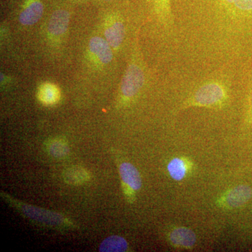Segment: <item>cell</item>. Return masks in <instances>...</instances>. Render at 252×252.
Here are the masks:
<instances>
[{"instance_id":"11","label":"cell","mask_w":252,"mask_h":252,"mask_svg":"<svg viewBox=\"0 0 252 252\" xmlns=\"http://www.w3.org/2000/svg\"><path fill=\"white\" fill-rule=\"evenodd\" d=\"M128 248L127 241L118 235H112L106 238L101 243L99 251L100 252H123L127 251Z\"/></svg>"},{"instance_id":"6","label":"cell","mask_w":252,"mask_h":252,"mask_svg":"<svg viewBox=\"0 0 252 252\" xmlns=\"http://www.w3.org/2000/svg\"><path fill=\"white\" fill-rule=\"evenodd\" d=\"M23 211L28 217L37 220L44 222L51 225H59L63 223L64 219L59 214L55 213L49 211H45L41 209L36 208V207L27 206L25 205L23 207Z\"/></svg>"},{"instance_id":"10","label":"cell","mask_w":252,"mask_h":252,"mask_svg":"<svg viewBox=\"0 0 252 252\" xmlns=\"http://www.w3.org/2000/svg\"><path fill=\"white\" fill-rule=\"evenodd\" d=\"M106 39L114 49L122 45L126 35L125 26L122 21H117L106 28L104 32Z\"/></svg>"},{"instance_id":"7","label":"cell","mask_w":252,"mask_h":252,"mask_svg":"<svg viewBox=\"0 0 252 252\" xmlns=\"http://www.w3.org/2000/svg\"><path fill=\"white\" fill-rule=\"evenodd\" d=\"M170 240L176 246L183 248H191L196 243V236L193 230L180 227L172 230Z\"/></svg>"},{"instance_id":"8","label":"cell","mask_w":252,"mask_h":252,"mask_svg":"<svg viewBox=\"0 0 252 252\" xmlns=\"http://www.w3.org/2000/svg\"><path fill=\"white\" fill-rule=\"evenodd\" d=\"M119 171L123 182L126 185L129 186L132 190H140L142 187V180L140 172L134 165L129 162H124L121 165Z\"/></svg>"},{"instance_id":"9","label":"cell","mask_w":252,"mask_h":252,"mask_svg":"<svg viewBox=\"0 0 252 252\" xmlns=\"http://www.w3.org/2000/svg\"><path fill=\"white\" fill-rule=\"evenodd\" d=\"M44 12V6L39 1H33L19 16V21L23 26H32L39 21Z\"/></svg>"},{"instance_id":"4","label":"cell","mask_w":252,"mask_h":252,"mask_svg":"<svg viewBox=\"0 0 252 252\" xmlns=\"http://www.w3.org/2000/svg\"><path fill=\"white\" fill-rule=\"evenodd\" d=\"M70 15L66 10H57L50 18L48 30L53 35L59 36L64 34L69 27Z\"/></svg>"},{"instance_id":"16","label":"cell","mask_w":252,"mask_h":252,"mask_svg":"<svg viewBox=\"0 0 252 252\" xmlns=\"http://www.w3.org/2000/svg\"><path fill=\"white\" fill-rule=\"evenodd\" d=\"M49 152L55 157H64L69 152L67 144L61 140H56L51 142L49 146Z\"/></svg>"},{"instance_id":"15","label":"cell","mask_w":252,"mask_h":252,"mask_svg":"<svg viewBox=\"0 0 252 252\" xmlns=\"http://www.w3.org/2000/svg\"><path fill=\"white\" fill-rule=\"evenodd\" d=\"M233 6L241 16L245 17L252 16V0H225Z\"/></svg>"},{"instance_id":"18","label":"cell","mask_w":252,"mask_h":252,"mask_svg":"<svg viewBox=\"0 0 252 252\" xmlns=\"http://www.w3.org/2000/svg\"><path fill=\"white\" fill-rule=\"evenodd\" d=\"M249 114L248 117L250 119V122L252 123V91L250 94V99H249Z\"/></svg>"},{"instance_id":"12","label":"cell","mask_w":252,"mask_h":252,"mask_svg":"<svg viewBox=\"0 0 252 252\" xmlns=\"http://www.w3.org/2000/svg\"><path fill=\"white\" fill-rule=\"evenodd\" d=\"M38 98L43 104L47 105L56 103L60 99L59 89L53 84H44L38 93Z\"/></svg>"},{"instance_id":"17","label":"cell","mask_w":252,"mask_h":252,"mask_svg":"<svg viewBox=\"0 0 252 252\" xmlns=\"http://www.w3.org/2000/svg\"><path fill=\"white\" fill-rule=\"evenodd\" d=\"M160 1V6L163 11L164 14H168L170 12V3L169 0H158Z\"/></svg>"},{"instance_id":"2","label":"cell","mask_w":252,"mask_h":252,"mask_svg":"<svg viewBox=\"0 0 252 252\" xmlns=\"http://www.w3.org/2000/svg\"><path fill=\"white\" fill-rule=\"evenodd\" d=\"M145 77L140 66L131 64L126 69L122 79L121 90L127 98L135 97L143 87Z\"/></svg>"},{"instance_id":"1","label":"cell","mask_w":252,"mask_h":252,"mask_svg":"<svg viewBox=\"0 0 252 252\" xmlns=\"http://www.w3.org/2000/svg\"><path fill=\"white\" fill-rule=\"evenodd\" d=\"M226 96L224 86L220 82L210 81L195 91L190 102L194 105L211 107L220 103Z\"/></svg>"},{"instance_id":"3","label":"cell","mask_w":252,"mask_h":252,"mask_svg":"<svg viewBox=\"0 0 252 252\" xmlns=\"http://www.w3.org/2000/svg\"><path fill=\"white\" fill-rule=\"evenodd\" d=\"M252 189L250 186H237L229 190L225 197V203L230 208L245 206L252 200Z\"/></svg>"},{"instance_id":"14","label":"cell","mask_w":252,"mask_h":252,"mask_svg":"<svg viewBox=\"0 0 252 252\" xmlns=\"http://www.w3.org/2000/svg\"><path fill=\"white\" fill-rule=\"evenodd\" d=\"M167 170L172 179L176 181H180L185 177L187 167L183 160L176 158L169 162Z\"/></svg>"},{"instance_id":"5","label":"cell","mask_w":252,"mask_h":252,"mask_svg":"<svg viewBox=\"0 0 252 252\" xmlns=\"http://www.w3.org/2000/svg\"><path fill=\"white\" fill-rule=\"evenodd\" d=\"M89 49L103 64H109L112 62L113 59L112 46L109 44L107 39H104L100 36H94L91 38L89 42Z\"/></svg>"},{"instance_id":"19","label":"cell","mask_w":252,"mask_h":252,"mask_svg":"<svg viewBox=\"0 0 252 252\" xmlns=\"http://www.w3.org/2000/svg\"><path fill=\"white\" fill-rule=\"evenodd\" d=\"M105 1H112V0H105Z\"/></svg>"},{"instance_id":"13","label":"cell","mask_w":252,"mask_h":252,"mask_svg":"<svg viewBox=\"0 0 252 252\" xmlns=\"http://www.w3.org/2000/svg\"><path fill=\"white\" fill-rule=\"evenodd\" d=\"M89 173L86 170L79 167L68 169L64 172V179L67 183L71 185H80L89 179Z\"/></svg>"}]
</instances>
